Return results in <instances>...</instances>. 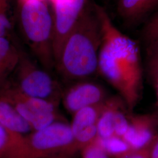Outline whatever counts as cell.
Returning <instances> with one entry per match:
<instances>
[{
  "mask_svg": "<svg viewBox=\"0 0 158 158\" xmlns=\"http://www.w3.org/2000/svg\"><path fill=\"white\" fill-rule=\"evenodd\" d=\"M97 141L111 158H117L130 149L123 138L114 135L107 138H98Z\"/></svg>",
  "mask_w": 158,
  "mask_h": 158,
  "instance_id": "obj_15",
  "label": "cell"
},
{
  "mask_svg": "<svg viewBox=\"0 0 158 158\" xmlns=\"http://www.w3.org/2000/svg\"><path fill=\"white\" fill-rule=\"evenodd\" d=\"M14 74L15 79L11 83L19 90L59 106L63 92L62 85L48 71L38 66L21 47L19 61Z\"/></svg>",
  "mask_w": 158,
  "mask_h": 158,
  "instance_id": "obj_5",
  "label": "cell"
},
{
  "mask_svg": "<svg viewBox=\"0 0 158 158\" xmlns=\"http://www.w3.org/2000/svg\"><path fill=\"white\" fill-rule=\"evenodd\" d=\"M109 97L102 85L86 79L72 83L67 89H63L61 102L68 113L73 115L83 108L102 104Z\"/></svg>",
  "mask_w": 158,
  "mask_h": 158,
  "instance_id": "obj_8",
  "label": "cell"
},
{
  "mask_svg": "<svg viewBox=\"0 0 158 158\" xmlns=\"http://www.w3.org/2000/svg\"><path fill=\"white\" fill-rule=\"evenodd\" d=\"M102 32L98 73L124 101L132 113L141 98L143 68L139 46L114 25L106 9L94 2Z\"/></svg>",
  "mask_w": 158,
  "mask_h": 158,
  "instance_id": "obj_1",
  "label": "cell"
},
{
  "mask_svg": "<svg viewBox=\"0 0 158 158\" xmlns=\"http://www.w3.org/2000/svg\"><path fill=\"white\" fill-rule=\"evenodd\" d=\"M6 13L7 11H0V38H11L13 26Z\"/></svg>",
  "mask_w": 158,
  "mask_h": 158,
  "instance_id": "obj_19",
  "label": "cell"
},
{
  "mask_svg": "<svg viewBox=\"0 0 158 158\" xmlns=\"http://www.w3.org/2000/svg\"><path fill=\"white\" fill-rule=\"evenodd\" d=\"M4 97L16 108L33 131L42 129L51 124L64 120L59 106L43 99L27 95L10 83L0 90Z\"/></svg>",
  "mask_w": 158,
  "mask_h": 158,
  "instance_id": "obj_6",
  "label": "cell"
},
{
  "mask_svg": "<svg viewBox=\"0 0 158 158\" xmlns=\"http://www.w3.org/2000/svg\"><path fill=\"white\" fill-rule=\"evenodd\" d=\"M24 136L14 133L0 124V158H15Z\"/></svg>",
  "mask_w": 158,
  "mask_h": 158,
  "instance_id": "obj_14",
  "label": "cell"
},
{
  "mask_svg": "<svg viewBox=\"0 0 158 158\" xmlns=\"http://www.w3.org/2000/svg\"><path fill=\"white\" fill-rule=\"evenodd\" d=\"M0 124L12 132L25 136L33 131L10 102L0 95Z\"/></svg>",
  "mask_w": 158,
  "mask_h": 158,
  "instance_id": "obj_13",
  "label": "cell"
},
{
  "mask_svg": "<svg viewBox=\"0 0 158 158\" xmlns=\"http://www.w3.org/2000/svg\"><path fill=\"white\" fill-rule=\"evenodd\" d=\"M102 40L100 19L94 2H90L56 60L55 68L58 73L71 83L90 79L97 73Z\"/></svg>",
  "mask_w": 158,
  "mask_h": 158,
  "instance_id": "obj_2",
  "label": "cell"
},
{
  "mask_svg": "<svg viewBox=\"0 0 158 158\" xmlns=\"http://www.w3.org/2000/svg\"><path fill=\"white\" fill-rule=\"evenodd\" d=\"M151 158H158V134L150 146Z\"/></svg>",
  "mask_w": 158,
  "mask_h": 158,
  "instance_id": "obj_21",
  "label": "cell"
},
{
  "mask_svg": "<svg viewBox=\"0 0 158 158\" xmlns=\"http://www.w3.org/2000/svg\"><path fill=\"white\" fill-rule=\"evenodd\" d=\"M52 12L54 25L53 53L55 60L70 32L83 15L90 0H48Z\"/></svg>",
  "mask_w": 158,
  "mask_h": 158,
  "instance_id": "obj_7",
  "label": "cell"
},
{
  "mask_svg": "<svg viewBox=\"0 0 158 158\" xmlns=\"http://www.w3.org/2000/svg\"><path fill=\"white\" fill-rule=\"evenodd\" d=\"M146 68L148 74L155 87L158 91V45L145 49Z\"/></svg>",
  "mask_w": 158,
  "mask_h": 158,
  "instance_id": "obj_17",
  "label": "cell"
},
{
  "mask_svg": "<svg viewBox=\"0 0 158 158\" xmlns=\"http://www.w3.org/2000/svg\"><path fill=\"white\" fill-rule=\"evenodd\" d=\"M23 1H26V0H17V3H18V2H21Z\"/></svg>",
  "mask_w": 158,
  "mask_h": 158,
  "instance_id": "obj_24",
  "label": "cell"
},
{
  "mask_svg": "<svg viewBox=\"0 0 158 158\" xmlns=\"http://www.w3.org/2000/svg\"><path fill=\"white\" fill-rule=\"evenodd\" d=\"M156 97H157V104L158 106V91H156Z\"/></svg>",
  "mask_w": 158,
  "mask_h": 158,
  "instance_id": "obj_23",
  "label": "cell"
},
{
  "mask_svg": "<svg viewBox=\"0 0 158 158\" xmlns=\"http://www.w3.org/2000/svg\"><path fill=\"white\" fill-rule=\"evenodd\" d=\"M10 0H0V11H7Z\"/></svg>",
  "mask_w": 158,
  "mask_h": 158,
  "instance_id": "obj_22",
  "label": "cell"
},
{
  "mask_svg": "<svg viewBox=\"0 0 158 158\" xmlns=\"http://www.w3.org/2000/svg\"><path fill=\"white\" fill-rule=\"evenodd\" d=\"M141 38L145 49L158 45V11L144 23L142 29Z\"/></svg>",
  "mask_w": 158,
  "mask_h": 158,
  "instance_id": "obj_16",
  "label": "cell"
},
{
  "mask_svg": "<svg viewBox=\"0 0 158 158\" xmlns=\"http://www.w3.org/2000/svg\"><path fill=\"white\" fill-rule=\"evenodd\" d=\"M73 143L70 124L60 120L24 136L15 158H75Z\"/></svg>",
  "mask_w": 158,
  "mask_h": 158,
  "instance_id": "obj_4",
  "label": "cell"
},
{
  "mask_svg": "<svg viewBox=\"0 0 158 158\" xmlns=\"http://www.w3.org/2000/svg\"><path fill=\"white\" fill-rule=\"evenodd\" d=\"M19 25L23 38L42 68L55 66L53 53V18L48 0H26L17 3Z\"/></svg>",
  "mask_w": 158,
  "mask_h": 158,
  "instance_id": "obj_3",
  "label": "cell"
},
{
  "mask_svg": "<svg viewBox=\"0 0 158 158\" xmlns=\"http://www.w3.org/2000/svg\"><path fill=\"white\" fill-rule=\"evenodd\" d=\"M158 134V113L130 115L128 129L123 138L131 149L149 147Z\"/></svg>",
  "mask_w": 158,
  "mask_h": 158,
  "instance_id": "obj_10",
  "label": "cell"
},
{
  "mask_svg": "<svg viewBox=\"0 0 158 158\" xmlns=\"http://www.w3.org/2000/svg\"><path fill=\"white\" fill-rule=\"evenodd\" d=\"M20 58V46L14 40L0 38V90L11 81Z\"/></svg>",
  "mask_w": 158,
  "mask_h": 158,
  "instance_id": "obj_12",
  "label": "cell"
},
{
  "mask_svg": "<svg viewBox=\"0 0 158 158\" xmlns=\"http://www.w3.org/2000/svg\"><path fill=\"white\" fill-rule=\"evenodd\" d=\"M157 11L158 0H117V14L128 27L145 23Z\"/></svg>",
  "mask_w": 158,
  "mask_h": 158,
  "instance_id": "obj_11",
  "label": "cell"
},
{
  "mask_svg": "<svg viewBox=\"0 0 158 158\" xmlns=\"http://www.w3.org/2000/svg\"><path fill=\"white\" fill-rule=\"evenodd\" d=\"M150 146L142 149H130L117 158H151Z\"/></svg>",
  "mask_w": 158,
  "mask_h": 158,
  "instance_id": "obj_20",
  "label": "cell"
},
{
  "mask_svg": "<svg viewBox=\"0 0 158 158\" xmlns=\"http://www.w3.org/2000/svg\"><path fill=\"white\" fill-rule=\"evenodd\" d=\"M131 114L120 96H110L103 105L98 121V138L114 135L123 138L128 129Z\"/></svg>",
  "mask_w": 158,
  "mask_h": 158,
  "instance_id": "obj_9",
  "label": "cell"
},
{
  "mask_svg": "<svg viewBox=\"0 0 158 158\" xmlns=\"http://www.w3.org/2000/svg\"><path fill=\"white\" fill-rule=\"evenodd\" d=\"M80 155L81 158H111L97 139L85 147Z\"/></svg>",
  "mask_w": 158,
  "mask_h": 158,
  "instance_id": "obj_18",
  "label": "cell"
}]
</instances>
